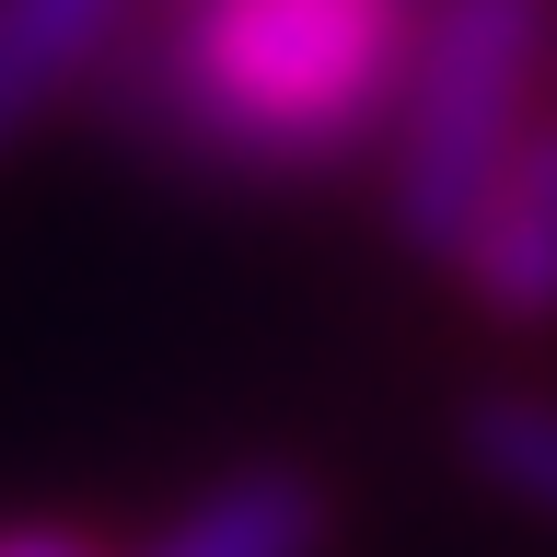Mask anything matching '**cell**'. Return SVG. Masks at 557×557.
<instances>
[{
	"mask_svg": "<svg viewBox=\"0 0 557 557\" xmlns=\"http://www.w3.org/2000/svg\"><path fill=\"white\" fill-rule=\"evenodd\" d=\"M418 12L430 0H163V24H128L116 59H128V104L198 174L313 186L383 163Z\"/></svg>",
	"mask_w": 557,
	"mask_h": 557,
	"instance_id": "6da1fadb",
	"label": "cell"
},
{
	"mask_svg": "<svg viewBox=\"0 0 557 557\" xmlns=\"http://www.w3.org/2000/svg\"><path fill=\"white\" fill-rule=\"evenodd\" d=\"M557 104V0H430L383 128V233L442 268L522 128Z\"/></svg>",
	"mask_w": 557,
	"mask_h": 557,
	"instance_id": "7a4b0ae2",
	"label": "cell"
},
{
	"mask_svg": "<svg viewBox=\"0 0 557 557\" xmlns=\"http://www.w3.org/2000/svg\"><path fill=\"white\" fill-rule=\"evenodd\" d=\"M442 278L499 337H546L557 325V104L522 128V151L476 198V221H465V244L442 256Z\"/></svg>",
	"mask_w": 557,
	"mask_h": 557,
	"instance_id": "3957f363",
	"label": "cell"
},
{
	"mask_svg": "<svg viewBox=\"0 0 557 557\" xmlns=\"http://www.w3.org/2000/svg\"><path fill=\"white\" fill-rule=\"evenodd\" d=\"M337 546V499L313 465L290 453H256L233 476H209L186 511H163L128 557H325Z\"/></svg>",
	"mask_w": 557,
	"mask_h": 557,
	"instance_id": "277c9868",
	"label": "cell"
},
{
	"mask_svg": "<svg viewBox=\"0 0 557 557\" xmlns=\"http://www.w3.org/2000/svg\"><path fill=\"white\" fill-rule=\"evenodd\" d=\"M139 0H0V151H24L116 47Z\"/></svg>",
	"mask_w": 557,
	"mask_h": 557,
	"instance_id": "5b68a950",
	"label": "cell"
},
{
	"mask_svg": "<svg viewBox=\"0 0 557 557\" xmlns=\"http://www.w3.org/2000/svg\"><path fill=\"white\" fill-rule=\"evenodd\" d=\"M453 453H465V476H476L487 499L557 522V395L546 383H487V395H465Z\"/></svg>",
	"mask_w": 557,
	"mask_h": 557,
	"instance_id": "8992f818",
	"label": "cell"
},
{
	"mask_svg": "<svg viewBox=\"0 0 557 557\" xmlns=\"http://www.w3.org/2000/svg\"><path fill=\"white\" fill-rule=\"evenodd\" d=\"M0 557H116V546H94L82 522H0Z\"/></svg>",
	"mask_w": 557,
	"mask_h": 557,
	"instance_id": "52a82bcc",
	"label": "cell"
}]
</instances>
